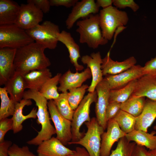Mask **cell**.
Here are the masks:
<instances>
[{
  "label": "cell",
  "instance_id": "1",
  "mask_svg": "<svg viewBox=\"0 0 156 156\" xmlns=\"http://www.w3.org/2000/svg\"><path fill=\"white\" fill-rule=\"evenodd\" d=\"M46 49L34 42L17 49L14 61L15 71L24 75L47 68L51 63L44 53Z\"/></svg>",
  "mask_w": 156,
  "mask_h": 156
},
{
  "label": "cell",
  "instance_id": "2",
  "mask_svg": "<svg viewBox=\"0 0 156 156\" xmlns=\"http://www.w3.org/2000/svg\"><path fill=\"white\" fill-rule=\"evenodd\" d=\"M23 99L33 100L38 107L37 122L38 125H41V128L40 131L38 132L36 136L27 143L29 145L38 146L43 141L51 138L52 135L56 134L55 128L50 121L51 119L48 111V100L39 91L30 89L25 91Z\"/></svg>",
  "mask_w": 156,
  "mask_h": 156
},
{
  "label": "cell",
  "instance_id": "3",
  "mask_svg": "<svg viewBox=\"0 0 156 156\" xmlns=\"http://www.w3.org/2000/svg\"><path fill=\"white\" fill-rule=\"evenodd\" d=\"M76 32L79 34V42L86 43L90 48L96 49L100 45H105L108 41L103 36L100 29L99 15L91 14L77 21Z\"/></svg>",
  "mask_w": 156,
  "mask_h": 156
},
{
  "label": "cell",
  "instance_id": "4",
  "mask_svg": "<svg viewBox=\"0 0 156 156\" xmlns=\"http://www.w3.org/2000/svg\"><path fill=\"white\" fill-rule=\"evenodd\" d=\"M99 15L103 36L108 41L112 39L117 29L126 25L129 20L126 12L113 6L101 10Z\"/></svg>",
  "mask_w": 156,
  "mask_h": 156
},
{
  "label": "cell",
  "instance_id": "5",
  "mask_svg": "<svg viewBox=\"0 0 156 156\" xmlns=\"http://www.w3.org/2000/svg\"><path fill=\"white\" fill-rule=\"evenodd\" d=\"M34 42L26 31L16 24L0 25V48L18 49Z\"/></svg>",
  "mask_w": 156,
  "mask_h": 156
},
{
  "label": "cell",
  "instance_id": "6",
  "mask_svg": "<svg viewBox=\"0 0 156 156\" xmlns=\"http://www.w3.org/2000/svg\"><path fill=\"white\" fill-rule=\"evenodd\" d=\"M87 129L85 135L78 141L70 142L69 144H76L83 146L90 156H100L101 135L103 128L99 124L97 119L93 117L84 123Z\"/></svg>",
  "mask_w": 156,
  "mask_h": 156
},
{
  "label": "cell",
  "instance_id": "7",
  "mask_svg": "<svg viewBox=\"0 0 156 156\" xmlns=\"http://www.w3.org/2000/svg\"><path fill=\"white\" fill-rule=\"evenodd\" d=\"M25 31L35 42L46 49H53L57 47V34L60 32L58 26L51 22L45 21Z\"/></svg>",
  "mask_w": 156,
  "mask_h": 156
},
{
  "label": "cell",
  "instance_id": "8",
  "mask_svg": "<svg viewBox=\"0 0 156 156\" xmlns=\"http://www.w3.org/2000/svg\"><path fill=\"white\" fill-rule=\"evenodd\" d=\"M97 98L96 90L93 92H89L75 110L71 121L72 138L71 142L77 141L83 136V133L80 131L81 127L83 123L90 120V107L92 103L96 102Z\"/></svg>",
  "mask_w": 156,
  "mask_h": 156
},
{
  "label": "cell",
  "instance_id": "9",
  "mask_svg": "<svg viewBox=\"0 0 156 156\" xmlns=\"http://www.w3.org/2000/svg\"><path fill=\"white\" fill-rule=\"evenodd\" d=\"M47 106L51 119L55 126L56 137L64 145H66L71 141L72 138L71 121L59 113L53 100H49Z\"/></svg>",
  "mask_w": 156,
  "mask_h": 156
},
{
  "label": "cell",
  "instance_id": "10",
  "mask_svg": "<svg viewBox=\"0 0 156 156\" xmlns=\"http://www.w3.org/2000/svg\"><path fill=\"white\" fill-rule=\"evenodd\" d=\"M43 13L34 4H22L18 16L15 23L19 27L26 30L31 28L42 20Z\"/></svg>",
  "mask_w": 156,
  "mask_h": 156
},
{
  "label": "cell",
  "instance_id": "11",
  "mask_svg": "<svg viewBox=\"0 0 156 156\" xmlns=\"http://www.w3.org/2000/svg\"><path fill=\"white\" fill-rule=\"evenodd\" d=\"M97 98L95 105L96 118L99 124L105 130L107 128V122L105 113L109 103L110 89L107 81L104 78L96 86Z\"/></svg>",
  "mask_w": 156,
  "mask_h": 156
},
{
  "label": "cell",
  "instance_id": "12",
  "mask_svg": "<svg viewBox=\"0 0 156 156\" xmlns=\"http://www.w3.org/2000/svg\"><path fill=\"white\" fill-rule=\"evenodd\" d=\"M99 8L94 0L78 1L73 7L66 21V28L70 29L79 19H83L91 14H96Z\"/></svg>",
  "mask_w": 156,
  "mask_h": 156
},
{
  "label": "cell",
  "instance_id": "13",
  "mask_svg": "<svg viewBox=\"0 0 156 156\" xmlns=\"http://www.w3.org/2000/svg\"><path fill=\"white\" fill-rule=\"evenodd\" d=\"M106 76L104 79L108 83L110 90L119 89L143 76V66L135 65L119 74Z\"/></svg>",
  "mask_w": 156,
  "mask_h": 156
},
{
  "label": "cell",
  "instance_id": "14",
  "mask_svg": "<svg viewBox=\"0 0 156 156\" xmlns=\"http://www.w3.org/2000/svg\"><path fill=\"white\" fill-rule=\"evenodd\" d=\"M126 134L120 129L118 123L114 119L107 122V131L101 135L100 156H109L114 144Z\"/></svg>",
  "mask_w": 156,
  "mask_h": 156
},
{
  "label": "cell",
  "instance_id": "15",
  "mask_svg": "<svg viewBox=\"0 0 156 156\" xmlns=\"http://www.w3.org/2000/svg\"><path fill=\"white\" fill-rule=\"evenodd\" d=\"M91 77V73L88 67L81 73L76 71L74 73L69 70L61 77L58 91L65 93L68 90L80 87L84 82Z\"/></svg>",
  "mask_w": 156,
  "mask_h": 156
},
{
  "label": "cell",
  "instance_id": "16",
  "mask_svg": "<svg viewBox=\"0 0 156 156\" xmlns=\"http://www.w3.org/2000/svg\"><path fill=\"white\" fill-rule=\"evenodd\" d=\"M81 61L90 70L92 79L88 90L89 92H93L97 84L103 79L101 69L103 61L100 53L93 52L90 56L84 55L82 57Z\"/></svg>",
  "mask_w": 156,
  "mask_h": 156
},
{
  "label": "cell",
  "instance_id": "17",
  "mask_svg": "<svg viewBox=\"0 0 156 156\" xmlns=\"http://www.w3.org/2000/svg\"><path fill=\"white\" fill-rule=\"evenodd\" d=\"M16 49H0V85H4L15 71L14 61Z\"/></svg>",
  "mask_w": 156,
  "mask_h": 156
},
{
  "label": "cell",
  "instance_id": "18",
  "mask_svg": "<svg viewBox=\"0 0 156 156\" xmlns=\"http://www.w3.org/2000/svg\"><path fill=\"white\" fill-rule=\"evenodd\" d=\"M74 151L54 137L43 141L38 146L36 150L38 156H67Z\"/></svg>",
  "mask_w": 156,
  "mask_h": 156
},
{
  "label": "cell",
  "instance_id": "19",
  "mask_svg": "<svg viewBox=\"0 0 156 156\" xmlns=\"http://www.w3.org/2000/svg\"><path fill=\"white\" fill-rule=\"evenodd\" d=\"M109 51L102 59L101 69L103 75H115L122 72L135 65L137 60L133 56H131L121 62L115 61L110 57Z\"/></svg>",
  "mask_w": 156,
  "mask_h": 156
},
{
  "label": "cell",
  "instance_id": "20",
  "mask_svg": "<svg viewBox=\"0 0 156 156\" xmlns=\"http://www.w3.org/2000/svg\"><path fill=\"white\" fill-rule=\"evenodd\" d=\"M32 102L31 99H22L19 102L15 104V109L12 116L11 118L13 121L12 130L14 133L20 132L23 128L22 123L26 120L30 118H36L37 117V108H33L28 114L25 115L23 114L24 107L25 106L31 105Z\"/></svg>",
  "mask_w": 156,
  "mask_h": 156
},
{
  "label": "cell",
  "instance_id": "21",
  "mask_svg": "<svg viewBox=\"0 0 156 156\" xmlns=\"http://www.w3.org/2000/svg\"><path fill=\"white\" fill-rule=\"evenodd\" d=\"M4 85L10 99L15 103L23 99L25 90L27 88L23 75L15 71Z\"/></svg>",
  "mask_w": 156,
  "mask_h": 156
},
{
  "label": "cell",
  "instance_id": "22",
  "mask_svg": "<svg viewBox=\"0 0 156 156\" xmlns=\"http://www.w3.org/2000/svg\"><path fill=\"white\" fill-rule=\"evenodd\" d=\"M57 39L65 45L67 48L69 54L70 62L75 67L76 71L82 70L84 67L78 63L79 58L81 57L80 48L75 42L71 34L63 30L57 34Z\"/></svg>",
  "mask_w": 156,
  "mask_h": 156
},
{
  "label": "cell",
  "instance_id": "23",
  "mask_svg": "<svg viewBox=\"0 0 156 156\" xmlns=\"http://www.w3.org/2000/svg\"><path fill=\"white\" fill-rule=\"evenodd\" d=\"M156 118V101L148 99L146 100L144 106L140 114L136 117L135 129L147 132Z\"/></svg>",
  "mask_w": 156,
  "mask_h": 156
},
{
  "label": "cell",
  "instance_id": "24",
  "mask_svg": "<svg viewBox=\"0 0 156 156\" xmlns=\"http://www.w3.org/2000/svg\"><path fill=\"white\" fill-rule=\"evenodd\" d=\"M132 95L156 101V78L144 75L138 79Z\"/></svg>",
  "mask_w": 156,
  "mask_h": 156
},
{
  "label": "cell",
  "instance_id": "25",
  "mask_svg": "<svg viewBox=\"0 0 156 156\" xmlns=\"http://www.w3.org/2000/svg\"><path fill=\"white\" fill-rule=\"evenodd\" d=\"M20 5L11 0H0V25L15 24Z\"/></svg>",
  "mask_w": 156,
  "mask_h": 156
},
{
  "label": "cell",
  "instance_id": "26",
  "mask_svg": "<svg viewBox=\"0 0 156 156\" xmlns=\"http://www.w3.org/2000/svg\"><path fill=\"white\" fill-rule=\"evenodd\" d=\"M27 88L39 91L44 83L52 75L48 68L34 70L23 75Z\"/></svg>",
  "mask_w": 156,
  "mask_h": 156
},
{
  "label": "cell",
  "instance_id": "27",
  "mask_svg": "<svg viewBox=\"0 0 156 156\" xmlns=\"http://www.w3.org/2000/svg\"><path fill=\"white\" fill-rule=\"evenodd\" d=\"M156 134L155 131L150 133L140 130L134 129L125 136L129 142L134 141L137 145L144 146L150 150L156 148Z\"/></svg>",
  "mask_w": 156,
  "mask_h": 156
},
{
  "label": "cell",
  "instance_id": "28",
  "mask_svg": "<svg viewBox=\"0 0 156 156\" xmlns=\"http://www.w3.org/2000/svg\"><path fill=\"white\" fill-rule=\"evenodd\" d=\"M145 101L144 97L132 95L126 101L121 103V110L137 117L142 112Z\"/></svg>",
  "mask_w": 156,
  "mask_h": 156
},
{
  "label": "cell",
  "instance_id": "29",
  "mask_svg": "<svg viewBox=\"0 0 156 156\" xmlns=\"http://www.w3.org/2000/svg\"><path fill=\"white\" fill-rule=\"evenodd\" d=\"M137 80H133L120 89L110 90L109 102L115 101L121 103L126 101L133 94Z\"/></svg>",
  "mask_w": 156,
  "mask_h": 156
},
{
  "label": "cell",
  "instance_id": "30",
  "mask_svg": "<svg viewBox=\"0 0 156 156\" xmlns=\"http://www.w3.org/2000/svg\"><path fill=\"white\" fill-rule=\"evenodd\" d=\"M62 75L61 73H58L54 77L49 79L39 91L47 100H54L60 95L57 85Z\"/></svg>",
  "mask_w": 156,
  "mask_h": 156
},
{
  "label": "cell",
  "instance_id": "31",
  "mask_svg": "<svg viewBox=\"0 0 156 156\" xmlns=\"http://www.w3.org/2000/svg\"><path fill=\"white\" fill-rule=\"evenodd\" d=\"M114 119L121 130L126 134L135 129L136 117L120 110Z\"/></svg>",
  "mask_w": 156,
  "mask_h": 156
},
{
  "label": "cell",
  "instance_id": "32",
  "mask_svg": "<svg viewBox=\"0 0 156 156\" xmlns=\"http://www.w3.org/2000/svg\"><path fill=\"white\" fill-rule=\"evenodd\" d=\"M8 94L5 87L0 88V120L12 116L14 112L16 103L9 97Z\"/></svg>",
  "mask_w": 156,
  "mask_h": 156
},
{
  "label": "cell",
  "instance_id": "33",
  "mask_svg": "<svg viewBox=\"0 0 156 156\" xmlns=\"http://www.w3.org/2000/svg\"><path fill=\"white\" fill-rule=\"evenodd\" d=\"M68 92L62 93L53 100L59 113L66 118L72 121L75 111L72 109L68 99Z\"/></svg>",
  "mask_w": 156,
  "mask_h": 156
},
{
  "label": "cell",
  "instance_id": "34",
  "mask_svg": "<svg viewBox=\"0 0 156 156\" xmlns=\"http://www.w3.org/2000/svg\"><path fill=\"white\" fill-rule=\"evenodd\" d=\"M136 143L129 141L125 137L120 138L115 149L109 156H131Z\"/></svg>",
  "mask_w": 156,
  "mask_h": 156
},
{
  "label": "cell",
  "instance_id": "35",
  "mask_svg": "<svg viewBox=\"0 0 156 156\" xmlns=\"http://www.w3.org/2000/svg\"><path fill=\"white\" fill-rule=\"evenodd\" d=\"M89 86L83 84L81 87L70 89L68 92V99L73 110L75 111L83 98L86 90Z\"/></svg>",
  "mask_w": 156,
  "mask_h": 156
},
{
  "label": "cell",
  "instance_id": "36",
  "mask_svg": "<svg viewBox=\"0 0 156 156\" xmlns=\"http://www.w3.org/2000/svg\"><path fill=\"white\" fill-rule=\"evenodd\" d=\"M8 153L9 156H38L31 151L28 146L20 147L15 144L10 146Z\"/></svg>",
  "mask_w": 156,
  "mask_h": 156
},
{
  "label": "cell",
  "instance_id": "37",
  "mask_svg": "<svg viewBox=\"0 0 156 156\" xmlns=\"http://www.w3.org/2000/svg\"><path fill=\"white\" fill-rule=\"evenodd\" d=\"M121 103L117 102H109L107 107L105 118L107 122L113 119L121 110Z\"/></svg>",
  "mask_w": 156,
  "mask_h": 156
},
{
  "label": "cell",
  "instance_id": "38",
  "mask_svg": "<svg viewBox=\"0 0 156 156\" xmlns=\"http://www.w3.org/2000/svg\"><path fill=\"white\" fill-rule=\"evenodd\" d=\"M113 5L117 8H129L134 12L139 9V5L133 0H113Z\"/></svg>",
  "mask_w": 156,
  "mask_h": 156
},
{
  "label": "cell",
  "instance_id": "39",
  "mask_svg": "<svg viewBox=\"0 0 156 156\" xmlns=\"http://www.w3.org/2000/svg\"><path fill=\"white\" fill-rule=\"evenodd\" d=\"M13 121L12 118H8L0 120V142H3L4 136L9 131L12 130Z\"/></svg>",
  "mask_w": 156,
  "mask_h": 156
},
{
  "label": "cell",
  "instance_id": "40",
  "mask_svg": "<svg viewBox=\"0 0 156 156\" xmlns=\"http://www.w3.org/2000/svg\"><path fill=\"white\" fill-rule=\"evenodd\" d=\"M143 75L156 78V56L146 62L143 66Z\"/></svg>",
  "mask_w": 156,
  "mask_h": 156
},
{
  "label": "cell",
  "instance_id": "41",
  "mask_svg": "<svg viewBox=\"0 0 156 156\" xmlns=\"http://www.w3.org/2000/svg\"><path fill=\"white\" fill-rule=\"evenodd\" d=\"M27 3L34 4L43 13H48L51 6L49 0H28Z\"/></svg>",
  "mask_w": 156,
  "mask_h": 156
},
{
  "label": "cell",
  "instance_id": "42",
  "mask_svg": "<svg viewBox=\"0 0 156 156\" xmlns=\"http://www.w3.org/2000/svg\"><path fill=\"white\" fill-rule=\"evenodd\" d=\"M78 0H50L51 6H63L67 8L73 7Z\"/></svg>",
  "mask_w": 156,
  "mask_h": 156
},
{
  "label": "cell",
  "instance_id": "43",
  "mask_svg": "<svg viewBox=\"0 0 156 156\" xmlns=\"http://www.w3.org/2000/svg\"><path fill=\"white\" fill-rule=\"evenodd\" d=\"M12 145V142L9 140H4L0 142V156H9L8 150Z\"/></svg>",
  "mask_w": 156,
  "mask_h": 156
},
{
  "label": "cell",
  "instance_id": "44",
  "mask_svg": "<svg viewBox=\"0 0 156 156\" xmlns=\"http://www.w3.org/2000/svg\"><path fill=\"white\" fill-rule=\"evenodd\" d=\"M147 152L145 147L136 144L131 156H148Z\"/></svg>",
  "mask_w": 156,
  "mask_h": 156
},
{
  "label": "cell",
  "instance_id": "45",
  "mask_svg": "<svg viewBox=\"0 0 156 156\" xmlns=\"http://www.w3.org/2000/svg\"><path fill=\"white\" fill-rule=\"evenodd\" d=\"M67 156H90L86 150L83 147H77L73 153Z\"/></svg>",
  "mask_w": 156,
  "mask_h": 156
},
{
  "label": "cell",
  "instance_id": "46",
  "mask_svg": "<svg viewBox=\"0 0 156 156\" xmlns=\"http://www.w3.org/2000/svg\"><path fill=\"white\" fill-rule=\"evenodd\" d=\"M96 2L99 8L104 9L112 6L113 0H97Z\"/></svg>",
  "mask_w": 156,
  "mask_h": 156
},
{
  "label": "cell",
  "instance_id": "47",
  "mask_svg": "<svg viewBox=\"0 0 156 156\" xmlns=\"http://www.w3.org/2000/svg\"><path fill=\"white\" fill-rule=\"evenodd\" d=\"M148 156H156V148L148 151Z\"/></svg>",
  "mask_w": 156,
  "mask_h": 156
},
{
  "label": "cell",
  "instance_id": "48",
  "mask_svg": "<svg viewBox=\"0 0 156 156\" xmlns=\"http://www.w3.org/2000/svg\"><path fill=\"white\" fill-rule=\"evenodd\" d=\"M153 129L155 130V131L156 133V125L154 127Z\"/></svg>",
  "mask_w": 156,
  "mask_h": 156
}]
</instances>
